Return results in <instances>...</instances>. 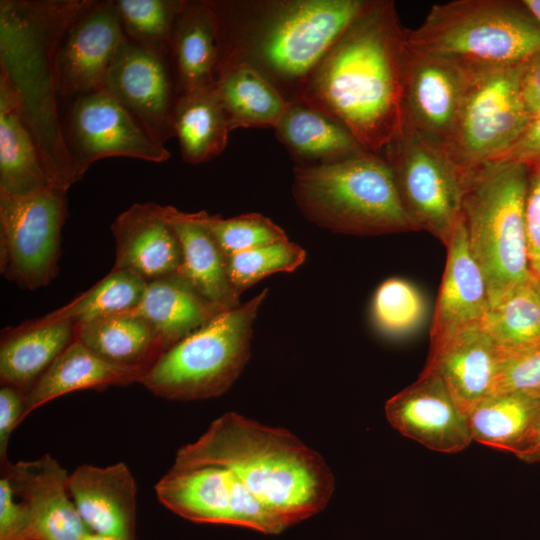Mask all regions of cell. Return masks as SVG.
Instances as JSON below:
<instances>
[{"label": "cell", "mask_w": 540, "mask_h": 540, "mask_svg": "<svg viewBox=\"0 0 540 540\" xmlns=\"http://www.w3.org/2000/svg\"><path fill=\"white\" fill-rule=\"evenodd\" d=\"M406 29L394 2L367 0L309 77L300 97L379 154L401 131Z\"/></svg>", "instance_id": "obj_1"}, {"label": "cell", "mask_w": 540, "mask_h": 540, "mask_svg": "<svg viewBox=\"0 0 540 540\" xmlns=\"http://www.w3.org/2000/svg\"><path fill=\"white\" fill-rule=\"evenodd\" d=\"M218 59L244 63L285 98L297 100L309 77L367 0H210Z\"/></svg>", "instance_id": "obj_2"}, {"label": "cell", "mask_w": 540, "mask_h": 540, "mask_svg": "<svg viewBox=\"0 0 540 540\" xmlns=\"http://www.w3.org/2000/svg\"><path fill=\"white\" fill-rule=\"evenodd\" d=\"M194 465L227 468L288 527L322 511L335 488L323 457L294 434L234 412L178 449L172 466Z\"/></svg>", "instance_id": "obj_3"}, {"label": "cell", "mask_w": 540, "mask_h": 540, "mask_svg": "<svg viewBox=\"0 0 540 540\" xmlns=\"http://www.w3.org/2000/svg\"><path fill=\"white\" fill-rule=\"evenodd\" d=\"M92 2L0 1V76L17 96L50 186L65 191L78 180L60 123L55 56L67 27Z\"/></svg>", "instance_id": "obj_4"}, {"label": "cell", "mask_w": 540, "mask_h": 540, "mask_svg": "<svg viewBox=\"0 0 540 540\" xmlns=\"http://www.w3.org/2000/svg\"><path fill=\"white\" fill-rule=\"evenodd\" d=\"M528 176L529 166L510 161L489 162L463 174L462 219L490 307L532 278L525 217Z\"/></svg>", "instance_id": "obj_5"}, {"label": "cell", "mask_w": 540, "mask_h": 540, "mask_svg": "<svg viewBox=\"0 0 540 540\" xmlns=\"http://www.w3.org/2000/svg\"><path fill=\"white\" fill-rule=\"evenodd\" d=\"M292 194L307 220L334 232L382 235L418 230L402 205L389 164L377 153L295 166Z\"/></svg>", "instance_id": "obj_6"}, {"label": "cell", "mask_w": 540, "mask_h": 540, "mask_svg": "<svg viewBox=\"0 0 540 540\" xmlns=\"http://www.w3.org/2000/svg\"><path fill=\"white\" fill-rule=\"evenodd\" d=\"M408 45L468 70L514 66L540 50V22L522 1L455 0L432 6Z\"/></svg>", "instance_id": "obj_7"}, {"label": "cell", "mask_w": 540, "mask_h": 540, "mask_svg": "<svg viewBox=\"0 0 540 540\" xmlns=\"http://www.w3.org/2000/svg\"><path fill=\"white\" fill-rule=\"evenodd\" d=\"M268 289L236 308L215 315L164 353L140 383L173 401L215 398L228 391L249 361L253 325Z\"/></svg>", "instance_id": "obj_8"}, {"label": "cell", "mask_w": 540, "mask_h": 540, "mask_svg": "<svg viewBox=\"0 0 540 540\" xmlns=\"http://www.w3.org/2000/svg\"><path fill=\"white\" fill-rule=\"evenodd\" d=\"M524 63L472 70L444 147L462 174L500 160L529 124L520 93Z\"/></svg>", "instance_id": "obj_9"}, {"label": "cell", "mask_w": 540, "mask_h": 540, "mask_svg": "<svg viewBox=\"0 0 540 540\" xmlns=\"http://www.w3.org/2000/svg\"><path fill=\"white\" fill-rule=\"evenodd\" d=\"M383 151L409 218L447 246L462 215V172L442 147L406 127Z\"/></svg>", "instance_id": "obj_10"}, {"label": "cell", "mask_w": 540, "mask_h": 540, "mask_svg": "<svg viewBox=\"0 0 540 540\" xmlns=\"http://www.w3.org/2000/svg\"><path fill=\"white\" fill-rule=\"evenodd\" d=\"M67 191L49 186L24 196L0 195V271L35 290L56 276Z\"/></svg>", "instance_id": "obj_11"}, {"label": "cell", "mask_w": 540, "mask_h": 540, "mask_svg": "<svg viewBox=\"0 0 540 540\" xmlns=\"http://www.w3.org/2000/svg\"><path fill=\"white\" fill-rule=\"evenodd\" d=\"M158 501L196 523L227 524L276 535L288 526L218 465L172 466L156 483Z\"/></svg>", "instance_id": "obj_12"}, {"label": "cell", "mask_w": 540, "mask_h": 540, "mask_svg": "<svg viewBox=\"0 0 540 540\" xmlns=\"http://www.w3.org/2000/svg\"><path fill=\"white\" fill-rule=\"evenodd\" d=\"M79 181L97 160L129 157L164 162L170 157L132 114L105 88L75 98L64 130Z\"/></svg>", "instance_id": "obj_13"}, {"label": "cell", "mask_w": 540, "mask_h": 540, "mask_svg": "<svg viewBox=\"0 0 540 540\" xmlns=\"http://www.w3.org/2000/svg\"><path fill=\"white\" fill-rule=\"evenodd\" d=\"M126 36L114 1H93L63 33L55 56L58 96L78 97L103 88Z\"/></svg>", "instance_id": "obj_14"}, {"label": "cell", "mask_w": 540, "mask_h": 540, "mask_svg": "<svg viewBox=\"0 0 540 540\" xmlns=\"http://www.w3.org/2000/svg\"><path fill=\"white\" fill-rule=\"evenodd\" d=\"M105 88L148 133L164 144L174 136L171 114L178 97L168 55L127 37L105 77Z\"/></svg>", "instance_id": "obj_15"}, {"label": "cell", "mask_w": 540, "mask_h": 540, "mask_svg": "<svg viewBox=\"0 0 540 540\" xmlns=\"http://www.w3.org/2000/svg\"><path fill=\"white\" fill-rule=\"evenodd\" d=\"M408 44V43H407ZM472 70L416 51L408 45L403 126L444 149L453 129Z\"/></svg>", "instance_id": "obj_16"}, {"label": "cell", "mask_w": 540, "mask_h": 540, "mask_svg": "<svg viewBox=\"0 0 540 540\" xmlns=\"http://www.w3.org/2000/svg\"><path fill=\"white\" fill-rule=\"evenodd\" d=\"M385 415L403 436L437 452H460L473 441L468 417L433 371L423 370L414 383L388 399Z\"/></svg>", "instance_id": "obj_17"}, {"label": "cell", "mask_w": 540, "mask_h": 540, "mask_svg": "<svg viewBox=\"0 0 540 540\" xmlns=\"http://www.w3.org/2000/svg\"><path fill=\"white\" fill-rule=\"evenodd\" d=\"M28 514V540H82L91 531L72 501L69 473L50 455L1 468Z\"/></svg>", "instance_id": "obj_18"}, {"label": "cell", "mask_w": 540, "mask_h": 540, "mask_svg": "<svg viewBox=\"0 0 540 540\" xmlns=\"http://www.w3.org/2000/svg\"><path fill=\"white\" fill-rule=\"evenodd\" d=\"M67 488L87 528L117 540H136L137 485L123 463L82 464L69 473Z\"/></svg>", "instance_id": "obj_19"}, {"label": "cell", "mask_w": 540, "mask_h": 540, "mask_svg": "<svg viewBox=\"0 0 540 540\" xmlns=\"http://www.w3.org/2000/svg\"><path fill=\"white\" fill-rule=\"evenodd\" d=\"M501 351L483 323L462 327L430 344L424 370L438 374L459 409H471L491 392Z\"/></svg>", "instance_id": "obj_20"}, {"label": "cell", "mask_w": 540, "mask_h": 540, "mask_svg": "<svg viewBox=\"0 0 540 540\" xmlns=\"http://www.w3.org/2000/svg\"><path fill=\"white\" fill-rule=\"evenodd\" d=\"M115 239L114 269L128 270L147 283L178 272L182 250L164 206L136 203L111 225Z\"/></svg>", "instance_id": "obj_21"}, {"label": "cell", "mask_w": 540, "mask_h": 540, "mask_svg": "<svg viewBox=\"0 0 540 540\" xmlns=\"http://www.w3.org/2000/svg\"><path fill=\"white\" fill-rule=\"evenodd\" d=\"M446 248L430 344L462 327L483 322L490 307L485 280L468 246L462 215Z\"/></svg>", "instance_id": "obj_22"}, {"label": "cell", "mask_w": 540, "mask_h": 540, "mask_svg": "<svg viewBox=\"0 0 540 540\" xmlns=\"http://www.w3.org/2000/svg\"><path fill=\"white\" fill-rule=\"evenodd\" d=\"M164 208L182 250V264L177 274L217 312L241 305V294L228 277L226 257L196 214L172 206Z\"/></svg>", "instance_id": "obj_23"}, {"label": "cell", "mask_w": 540, "mask_h": 540, "mask_svg": "<svg viewBox=\"0 0 540 540\" xmlns=\"http://www.w3.org/2000/svg\"><path fill=\"white\" fill-rule=\"evenodd\" d=\"M217 59V23L211 1L183 0L169 41L177 94L213 85Z\"/></svg>", "instance_id": "obj_24"}, {"label": "cell", "mask_w": 540, "mask_h": 540, "mask_svg": "<svg viewBox=\"0 0 540 540\" xmlns=\"http://www.w3.org/2000/svg\"><path fill=\"white\" fill-rule=\"evenodd\" d=\"M77 325L68 320L38 323L34 319L6 328L0 344L1 385L12 386L25 396L76 339Z\"/></svg>", "instance_id": "obj_25"}, {"label": "cell", "mask_w": 540, "mask_h": 540, "mask_svg": "<svg viewBox=\"0 0 540 540\" xmlns=\"http://www.w3.org/2000/svg\"><path fill=\"white\" fill-rule=\"evenodd\" d=\"M274 129L296 166L331 164L366 151L337 119L302 100L287 103Z\"/></svg>", "instance_id": "obj_26"}, {"label": "cell", "mask_w": 540, "mask_h": 540, "mask_svg": "<svg viewBox=\"0 0 540 540\" xmlns=\"http://www.w3.org/2000/svg\"><path fill=\"white\" fill-rule=\"evenodd\" d=\"M145 372L108 362L75 339L27 394L22 421L42 405L67 393L140 383Z\"/></svg>", "instance_id": "obj_27"}, {"label": "cell", "mask_w": 540, "mask_h": 540, "mask_svg": "<svg viewBox=\"0 0 540 540\" xmlns=\"http://www.w3.org/2000/svg\"><path fill=\"white\" fill-rule=\"evenodd\" d=\"M49 186L38 148L22 120L17 96L0 76V195L24 196Z\"/></svg>", "instance_id": "obj_28"}, {"label": "cell", "mask_w": 540, "mask_h": 540, "mask_svg": "<svg viewBox=\"0 0 540 540\" xmlns=\"http://www.w3.org/2000/svg\"><path fill=\"white\" fill-rule=\"evenodd\" d=\"M132 311L155 329L166 350L220 313L177 273L148 282Z\"/></svg>", "instance_id": "obj_29"}, {"label": "cell", "mask_w": 540, "mask_h": 540, "mask_svg": "<svg viewBox=\"0 0 540 540\" xmlns=\"http://www.w3.org/2000/svg\"><path fill=\"white\" fill-rule=\"evenodd\" d=\"M171 127L186 163L200 164L220 155L231 131L215 85L178 95Z\"/></svg>", "instance_id": "obj_30"}, {"label": "cell", "mask_w": 540, "mask_h": 540, "mask_svg": "<svg viewBox=\"0 0 540 540\" xmlns=\"http://www.w3.org/2000/svg\"><path fill=\"white\" fill-rule=\"evenodd\" d=\"M76 339L108 362L146 371L166 351L155 329L134 311L79 325Z\"/></svg>", "instance_id": "obj_31"}, {"label": "cell", "mask_w": 540, "mask_h": 540, "mask_svg": "<svg viewBox=\"0 0 540 540\" xmlns=\"http://www.w3.org/2000/svg\"><path fill=\"white\" fill-rule=\"evenodd\" d=\"M214 85L230 131L275 128L288 103L266 78L244 63L219 70Z\"/></svg>", "instance_id": "obj_32"}, {"label": "cell", "mask_w": 540, "mask_h": 540, "mask_svg": "<svg viewBox=\"0 0 540 540\" xmlns=\"http://www.w3.org/2000/svg\"><path fill=\"white\" fill-rule=\"evenodd\" d=\"M540 414V397L521 393H490L468 413L472 440L515 452Z\"/></svg>", "instance_id": "obj_33"}, {"label": "cell", "mask_w": 540, "mask_h": 540, "mask_svg": "<svg viewBox=\"0 0 540 540\" xmlns=\"http://www.w3.org/2000/svg\"><path fill=\"white\" fill-rule=\"evenodd\" d=\"M147 282L133 272L112 271L61 308L34 319L38 323L72 321L77 326L110 315L132 311L140 303Z\"/></svg>", "instance_id": "obj_34"}, {"label": "cell", "mask_w": 540, "mask_h": 540, "mask_svg": "<svg viewBox=\"0 0 540 540\" xmlns=\"http://www.w3.org/2000/svg\"><path fill=\"white\" fill-rule=\"evenodd\" d=\"M482 323L503 352L540 345V304L532 278L490 307Z\"/></svg>", "instance_id": "obj_35"}, {"label": "cell", "mask_w": 540, "mask_h": 540, "mask_svg": "<svg viewBox=\"0 0 540 540\" xmlns=\"http://www.w3.org/2000/svg\"><path fill=\"white\" fill-rule=\"evenodd\" d=\"M125 36L169 56V41L183 0H114Z\"/></svg>", "instance_id": "obj_36"}, {"label": "cell", "mask_w": 540, "mask_h": 540, "mask_svg": "<svg viewBox=\"0 0 540 540\" xmlns=\"http://www.w3.org/2000/svg\"><path fill=\"white\" fill-rule=\"evenodd\" d=\"M305 259V250L286 239L233 254L226 258V266L232 285L242 294L265 277L295 271Z\"/></svg>", "instance_id": "obj_37"}, {"label": "cell", "mask_w": 540, "mask_h": 540, "mask_svg": "<svg viewBox=\"0 0 540 540\" xmlns=\"http://www.w3.org/2000/svg\"><path fill=\"white\" fill-rule=\"evenodd\" d=\"M227 258L238 252L288 239L284 230L259 213H248L231 218L196 212Z\"/></svg>", "instance_id": "obj_38"}, {"label": "cell", "mask_w": 540, "mask_h": 540, "mask_svg": "<svg viewBox=\"0 0 540 540\" xmlns=\"http://www.w3.org/2000/svg\"><path fill=\"white\" fill-rule=\"evenodd\" d=\"M425 304L421 293L410 282L389 278L377 288L372 301L376 327L389 336L413 330L422 320Z\"/></svg>", "instance_id": "obj_39"}, {"label": "cell", "mask_w": 540, "mask_h": 540, "mask_svg": "<svg viewBox=\"0 0 540 540\" xmlns=\"http://www.w3.org/2000/svg\"><path fill=\"white\" fill-rule=\"evenodd\" d=\"M490 393H521L540 397V345L518 351H501Z\"/></svg>", "instance_id": "obj_40"}, {"label": "cell", "mask_w": 540, "mask_h": 540, "mask_svg": "<svg viewBox=\"0 0 540 540\" xmlns=\"http://www.w3.org/2000/svg\"><path fill=\"white\" fill-rule=\"evenodd\" d=\"M529 269L540 277V162L529 166L525 204Z\"/></svg>", "instance_id": "obj_41"}, {"label": "cell", "mask_w": 540, "mask_h": 540, "mask_svg": "<svg viewBox=\"0 0 540 540\" xmlns=\"http://www.w3.org/2000/svg\"><path fill=\"white\" fill-rule=\"evenodd\" d=\"M0 540H28V514L9 478H0Z\"/></svg>", "instance_id": "obj_42"}, {"label": "cell", "mask_w": 540, "mask_h": 540, "mask_svg": "<svg viewBox=\"0 0 540 540\" xmlns=\"http://www.w3.org/2000/svg\"><path fill=\"white\" fill-rule=\"evenodd\" d=\"M26 396L18 389L1 385L0 388V460L1 468L11 463L7 458V448L11 433L22 422Z\"/></svg>", "instance_id": "obj_43"}, {"label": "cell", "mask_w": 540, "mask_h": 540, "mask_svg": "<svg viewBox=\"0 0 540 540\" xmlns=\"http://www.w3.org/2000/svg\"><path fill=\"white\" fill-rule=\"evenodd\" d=\"M498 161L520 162L527 166L540 162V114L530 120L518 140Z\"/></svg>", "instance_id": "obj_44"}, {"label": "cell", "mask_w": 540, "mask_h": 540, "mask_svg": "<svg viewBox=\"0 0 540 540\" xmlns=\"http://www.w3.org/2000/svg\"><path fill=\"white\" fill-rule=\"evenodd\" d=\"M520 93L531 119L540 114V50L524 63Z\"/></svg>", "instance_id": "obj_45"}, {"label": "cell", "mask_w": 540, "mask_h": 540, "mask_svg": "<svg viewBox=\"0 0 540 540\" xmlns=\"http://www.w3.org/2000/svg\"><path fill=\"white\" fill-rule=\"evenodd\" d=\"M540 449V414L531 432L515 452L520 459L529 462L530 458Z\"/></svg>", "instance_id": "obj_46"}, {"label": "cell", "mask_w": 540, "mask_h": 540, "mask_svg": "<svg viewBox=\"0 0 540 540\" xmlns=\"http://www.w3.org/2000/svg\"><path fill=\"white\" fill-rule=\"evenodd\" d=\"M527 9L540 22V0H522Z\"/></svg>", "instance_id": "obj_47"}, {"label": "cell", "mask_w": 540, "mask_h": 540, "mask_svg": "<svg viewBox=\"0 0 540 540\" xmlns=\"http://www.w3.org/2000/svg\"><path fill=\"white\" fill-rule=\"evenodd\" d=\"M86 540H117V539H114V538H111V537H106V536H101V535H98V534H94L92 532H90L86 537H85Z\"/></svg>", "instance_id": "obj_48"}, {"label": "cell", "mask_w": 540, "mask_h": 540, "mask_svg": "<svg viewBox=\"0 0 540 540\" xmlns=\"http://www.w3.org/2000/svg\"><path fill=\"white\" fill-rule=\"evenodd\" d=\"M532 283L540 304V277H532Z\"/></svg>", "instance_id": "obj_49"}, {"label": "cell", "mask_w": 540, "mask_h": 540, "mask_svg": "<svg viewBox=\"0 0 540 540\" xmlns=\"http://www.w3.org/2000/svg\"><path fill=\"white\" fill-rule=\"evenodd\" d=\"M535 461H540V449L529 460V462Z\"/></svg>", "instance_id": "obj_50"}, {"label": "cell", "mask_w": 540, "mask_h": 540, "mask_svg": "<svg viewBox=\"0 0 540 540\" xmlns=\"http://www.w3.org/2000/svg\"><path fill=\"white\" fill-rule=\"evenodd\" d=\"M87 535H88V534H87ZM87 535H86V536H87ZM82 540H85V538H83Z\"/></svg>", "instance_id": "obj_51"}, {"label": "cell", "mask_w": 540, "mask_h": 540, "mask_svg": "<svg viewBox=\"0 0 540 540\" xmlns=\"http://www.w3.org/2000/svg\"><path fill=\"white\" fill-rule=\"evenodd\" d=\"M86 540V539H85Z\"/></svg>", "instance_id": "obj_52"}]
</instances>
